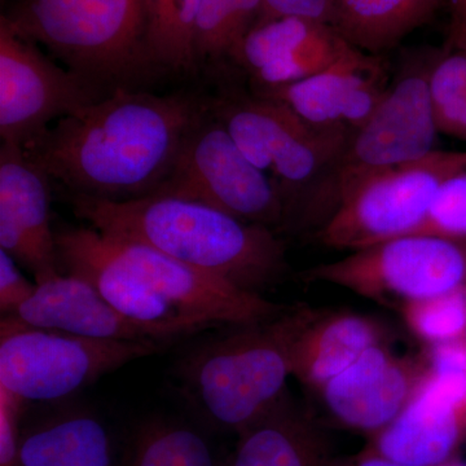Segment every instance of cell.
Segmentation results:
<instances>
[{"mask_svg": "<svg viewBox=\"0 0 466 466\" xmlns=\"http://www.w3.org/2000/svg\"><path fill=\"white\" fill-rule=\"evenodd\" d=\"M210 104L192 95L113 90L24 147L70 195L122 201L155 192Z\"/></svg>", "mask_w": 466, "mask_h": 466, "instance_id": "1", "label": "cell"}, {"mask_svg": "<svg viewBox=\"0 0 466 466\" xmlns=\"http://www.w3.org/2000/svg\"><path fill=\"white\" fill-rule=\"evenodd\" d=\"M61 268L95 288L135 323L170 342L208 329L256 323L289 308L205 274L144 245L92 227L55 233Z\"/></svg>", "mask_w": 466, "mask_h": 466, "instance_id": "2", "label": "cell"}, {"mask_svg": "<svg viewBox=\"0 0 466 466\" xmlns=\"http://www.w3.org/2000/svg\"><path fill=\"white\" fill-rule=\"evenodd\" d=\"M70 205L79 219L104 235L142 242L249 293L262 296L289 268L275 229L201 202L152 193L122 201L70 195Z\"/></svg>", "mask_w": 466, "mask_h": 466, "instance_id": "3", "label": "cell"}, {"mask_svg": "<svg viewBox=\"0 0 466 466\" xmlns=\"http://www.w3.org/2000/svg\"><path fill=\"white\" fill-rule=\"evenodd\" d=\"M320 312L289 306L265 320L222 328L177 363L182 394L211 424L240 433L287 394L300 337Z\"/></svg>", "mask_w": 466, "mask_h": 466, "instance_id": "4", "label": "cell"}, {"mask_svg": "<svg viewBox=\"0 0 466 466\" xmlns=\"http://www.w3.org/2000/svg\"><path fill=\"white\" fill-rule=\"evenodd\" d=\"M9 26L45 46L90 84H115L155 66L147 47L146 0H20Z\"/></svg>", "mask_w": 466, "mask_h": 466, "instance_id": "5", "label": "cell"}, {"mask_svg": "<svg viewBox=\"0 0 466 466\" xmlns=\"http://www.w3.org/2000/svg\"><path fill=\"white\" fill-rule=\"evenodd\" d=\"M431 70H410L388 88L381 103L349 135L341 155L325 175L309 205L302 229L323 228L342 198L370 175L417 161L434 152L437 133Z\"/></svg>", "mask_w": 466, "mask_h": 466, "instance_id": "6", "label": "cell"}, {"mask_svg": "<svg viewBox=\"0 0 466 466\" xmlns=\"http://www.w3.org/2000/svg\"><path fill=\"white\" fill-rule=\"evenodd\" d=\"M152 341L95 339L0 321V386L25 401L70 397L135 359L164 348Z\"/></svg>", "mask_w": 466, "mask_h": 466, "instance_id": "7", "label": "cell"}, {"mask_svg": "<svg viewBox=\"0 0 466 466\" xmlns=\"http://www.w3.org/2000/svg\"><path fill=\"white\" fill-rule=\"evenodd\" d=\"M152 193L201 202L271 229L285 228L287 222L274 180L245 157L210 106L187 134L167 179Z\"/></svg>", "mask_w": 466, "mask_h": 466, "instance_id": "8", "label": "cell"}, {"mask_svg": "<svg viewBox=\"0 0 466 466\" xmlns=\"http://www.w3.org/2000/svg\"><path fill=\"white\" fill-rule=\"evenodd\" d=\"M466 170V152H441L370 175L342 198L318 238L337 250H359L410 235L438 189Z\"/></svg>", "mask_w": 466, "mask_h": 466, "instance_id": "9", "label": "cell"}, {"mask_svg": "<svg viewBox=\"0 0 466 466\" xmlns=\"http://www.w3.org/2000/svg\"><path fill=\"white\" fill-rule=\"evenodd\" d=\"M303 278L376 302L403 306L465 285L466 249L447 238L403 236L312 267Z\"/></svg>", "mask_w": 466, "mask_h": 466, "instance_id": "10", "label": "cell"}, {"mask_svg": "<svg viewBox=\"0 0 466 466\" xmlns=\"http://www.w3.org/2000/svg\"><path fill=\"white\" fill-rule=\"evenodd\" d=\"M96 86L48 60L35 43L0 20V137L25 147L55 119L101 99Z\"/></svg>", "mask_w": 466, "mask_h": 466, "instance_id": "11", "label": "cell"}, {"mask_svg": "<svg viewBox=\"0 0 466 466\" xmlns=\"http://www.w3.org/2000/svg\"><path fill=\"white\" fill-rule=\"evenodd\" d=\"M210 110L245 157L268 174L285 196L305 191L327 165V137L280 101L219 99Z\"/></svg>", "mask_w": 466, "mask_h": 466, "instance_id": "12", "label": "cell"}, {"mask_svg": "<svg viewBox=\"0 0 466 466\" xmlns=\"http://www.w3.org/2000/svg\"><path fill=\"white\" fill-rule=\"evenodd\" d=\"M386 72L381 56L351 46L323 72L294 84L265 88L263 96L280 101L314 127L352 133L385 96Z\"/></svg>", "mask_w": 466, "mask_h": 466, "instance_id": "13", "label": "cell"}, {"mask_svg": "<svg viewBox=\"0 0 466 466\" xmlns=\"http://www.w3.org/2000/svg\"><path fill=\"white\" fill-rule=\"evenodd\" d=\"M48 175L23 147H0V248L33 272L36 284L63 274L51 227Z\"/></svg>", "mask_w": 466, "mask_h": 466, "instance_id": "14", "label": "cell"}, {"mask_svg": "<svg viewBox=\"0 0 466 466\" xmlns=\"http://www.w3.org/2000/svg\"><path fill=\"white\" fill-rule=\"evenodd\" d=\"M466 435V381L426 372L403 410L377 433L373 453L412 466H440Z\"/></svg>", "mask_w": 466, "mask_h": 466, "instance_id": "15", "label": "cell"}, {"mask_svg": "<svg viewBox=\"0 0 466 466\" xmlns=\"http://www.w3.org/2000/svg\"><path fill=\"white\" fill-rule=\"evenodd\" d=\"M424 375V360L398 357L380 343L319 392L337 422L379 433L407 406Z\"/></svg>", "mask_w": 466, "mask_h": 466, "instance_id": "16", "label": "cell"}, {"mask_svg": "<svg viewBox=\"0 0 466 466\" xmlns=\"http://www.w3.org/2000/svg\"><path fill=\"white\" fill-rule=\"evenodd\" d=\"M350 46L327 24L284 17L256 24L229 56L265 88H274L323 72Z\"/></svg>", "mask_w": 466, "mask_h": 466, "instance_id": "17", "label": "cell"}, {"mask_svg": "<svg viewBox=\"0 0 466 466\" xmlns=\"http://www.w3.org/2000/svg\"><path fill=\"white\" fill-rule=\"evenodd\" d=\"M12 317L39 329L87 339L170 343L157 329L116 311L87 281L69 274L36 284L32 299Z\"/></svg>", "mask_w": 466, "mask_h": 466, "instance_id": "18", "label": "cell"}, {"mask_svg": "<svg viewBox=\"0 0 466 466\" xmlns=\"http://www.w3.org/2000/svg\"><path fill=\"white\" fill-rule=\"evenodd\" d=\"M327 441L305 407L289 394L238 433L227 466H333Z\"/></svg>", "mask_w": 466, "mask_h": 466, "instance_id": "19", "label": "cell"}, {"mask_svg": "<svg viewBox=\"0 0 466 466\" xmlns=\"http://www.w3.org/2000/svg\"><path fill=\"white\" fill-rule=\"evenodd\" d=\"M383 339L381 325L354 312H325L300 337L293 377L319 391Z\"/></svg>", "mask_w": 466, "mask_h": 466, "instance_id": "20", "label": "cell"}, {"mask_svg": "<svg viewBox=\"0 0 466 466\" xmlns=\"http://www.w3.org/2000/svg\"><path fill=\"white\" fill-rule=\"evenodd\" d=\"M332 27L350 45L379 55L424 26L441 0H332Z\"/></svg>", "mask_w": 466, "mask_h": 466, "instance_id": "21", "label": "cell"}, {"mask_svg": "<svg viewBox=\"0 0 466 466\" xmlns=\"http://www.w3.org/2000/svg\"><path fill=\"white\" fill-rule=\"evenodd\" d=\"M23 466H112L103 422L88 413H66L21 433Z\"/></svg>", "mask_w": 466, "mask_h": 466, "instance_id": "22", "label": "cell"}, {"mask_svg": "<svg viewBox=\"0 0 466 466\" xmlns=\"http://www.w3.org/2000/svg\"><path fill=\"white\" fill-rule=\"evenodd\" d=\"M200 5L201 0H146L147 47L153 66L195 72Z\"/></svg>", "mask_w": 466, "mask_h": 466, "instance_id": "23", "label": "cell"}, {"mask_svg": "<svg viewBox=\"0 0 466 466\" xmlns=\"http://www.w3.org/2000/svg\"><path fill=\"white\" fill-rule=\"evenodd\" d=\"M127 466H216V460L195 429L152 420L137 431Z\"/></svg>", "mask_w": 466, "mask_h": 466, "instance_id": "24", "label": "cell"}, {"mask_svg": "<svg viewBox=\"0 0 466 466\" xmlns=\"http://www.w3.org/2000/svg\"><path fill=\"white\" fill-rule=\"evenodd\" d=\"M408 329L429 345L466 337V284L449 293L401 306Z\"/></svg>", "mask_w": 466, "mask_h": 466, "instance_id": "25", "label": "cell"}, {"mask_svg": "<svg viewBox=\"0 0 466 466\" xmlns=\"http://www.w3.org/2000/svg\"><path fill=\"white\" fill-rule=\"evenodd\" d=\"M429 91L438 128L455 135L466 101V51L460 48L431 70Z\"/></svg>", "mask_w": 466, "mask_h": 466, "instance_id": "26", "label": "cell"}, {"mask_svg": "<svg viewBox=\"0 0 466 466\" xmlns=\"http://www.w3.org/2000/svg\"><path fill=\"white\" fill-rule=\"evenodd\" d=\"M407 236H433L453 241L466 238V170L441 184L424 220Z\"/></svg>", "mask_w": 466, "mask_h": 466, "instance_id": "27", "label": "cell"}, {"mask_svg": "<svg viewBox=\"0 0 466 466\" xmlns=\"http://www.w3.org/2000/svg\"><path fill=\"white\" fill-rule=\"evenodd\" d=\"M236 0H201L196 24L198 64L228 55Z\"/></svg>", "mask_w": 466, "mask_h": 466, "instance_id": "28", "label": "cell"}, {"mask_svg": "<svg viewBox=\"0 0 466 466\" xmlns=\"http://www.w3.org/2000/svg\"><path fill=\"white\" fill-rule=\"evenodd\" d=\"M25 401L0 386V466L21 465L20 417Z\"/></svg>", "mask_w": 466, "mask_h": 466, "instance_id": "29", "label": "cell"}, {"mask_svg": "<svg viewBox=\"0 0 466 466\" xmlns=\"http://www.w3.org/2000/svg\"><path fill=\"white\" fill-rule=\"evenodd\" d=\"M36 284L27 281L7 251L0 249V314L12 317L32 299Z\"/></svg>", "mask_w": 466, "mask_h": 466, "instance_id": "30", "label": "cell"}, {"mask_svg": "<svg viewBox=\"0 0 466 466\" xmlns=\"http://www.w3.org/2000/svg\"><path fill=\"white\" fill-rule=\"evenodd\" d=\"M284 17L303 18L332 26V0H263L258 23Z\"/></svg>", "mask_w": 466, "mask_h": 466, "instance_id": "31", "label": "cell"}, {"mask_svg": "<svg viewBox=\"0 0 466 466\" xmlns=\"http://www.w3.org/2000/svg\"><path fill=\"white\" fill-rule=\"evenodd\" d=\"M424 361L433 375L466 379V337L431 345Z\"/></svg>", "mask_w": 466, "mask_h": 466, "instance_id": "32", "label": "cell"}, {"mask_svg": "<svg viewBox=\"0 0 466 466\" xmlns=\"http://www.w3.org/2000/svg\"><path fill=\"white\" fill-rule=\"evenodd\" d=\"M333 466H412L406 464H400V462L391 461V460H388L382 458V456L376 455V453H370L367 456H361V458H358L352 460V461L346 462V464H339V462L334 461Z\"/></svg>", "mask_w": 466, "mask_h": 466, "instance_id": "33", "label": "cell"}, {"mask_svg": "<svg viewBox=\"0 0 466 466\" xmlns=\"http://www.w3.org/2000/svg\"><path fill=\"white\" fill-rule=\"evenodd\" d=\"M451 3L453 8V30L466 24V0H451Z\"/></svg>", "mask_w": 466, "mask_h": 466, "instance_id": "34", "label": "cell"}, {"mask_svg": "<svg viewBox=\"0 0 466 466\" xmlns=\"http://www.w3.org/2000/svg\"><path fill=\"white\" fill-rule=\"evenodd\" d=\"M444 466H466V462H451V464H447Z\"/></svg>", "mask_w": 466, "mask_h": 466, "instance_id": "35", "label": "cell"}]
</instances>
